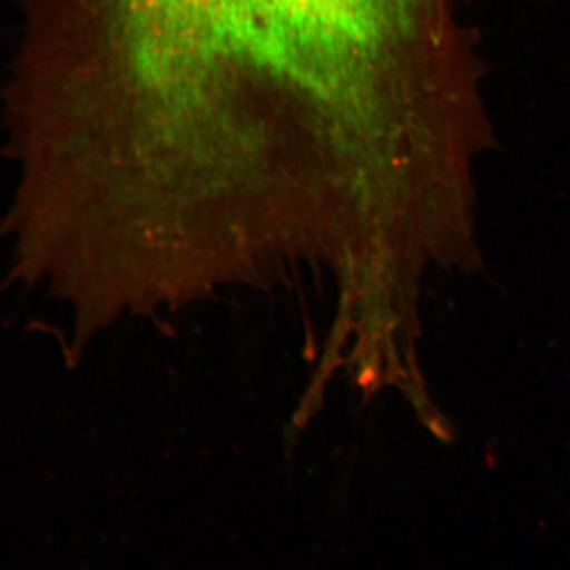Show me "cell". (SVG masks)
I'll use <instances>...</instances> for the list:
<instances>
[]
</instances>
